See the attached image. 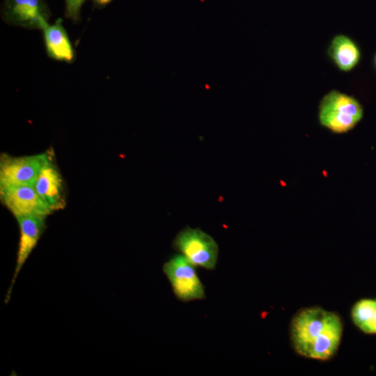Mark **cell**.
<instances>
[{
	"label": "cell",
	"mask_w": 376,
	"mask_h": 376,
	"mask_svg": "<svg viewBox=\"0 0 376 376\" xmlns=\"http://www.w3.org/2000/svg\"><path fill=\"white\" fill-rule=\"evenodd\" d=\"M42 31L49 58L68 63L75 61L76 53L61 17L52 24L48 23Z\"/></svg>",
	"instance_id": "10"
},
{
	"label": "cell",
	"mask_w": 376,
	"mask_h": 376,
	"mask_svg": "<svg viewBox=\"0 0 376 376\" xmlns=\"http://www.w3.org/2000/svg\"><path fill=\"white\" fill-rule=\"evenodd\" d=\"M52 155L49 152L21 157L2 154L0 187L33 185L41 167Z\"/></svg>",
	"instance_id": "5"
},
{
	"label": "cell",
	"mask_w": 376,
	"mask_h": 376,
	"mask_svg": "<svg viewBox=\"0 0 376 376\" xmlns=\"http://www.w3.org/2000/svg\"><path fill=\"white\" fill-rule=\"evenodd\" d=\"M375 63H376V56H375Z\"/></svg>",
	"instance_id": "15"
},
{
	"label": "cell",
	"mask_w": 376,
	"mask_h": 376,
	"mask_svg": "<svg viewBox=\"0 0 376 376\" xmlns=\"http://www.w3.org/2000/svg\"><path fill=\"white\" fill-rule=\"evenodd\" d=\"M354 324L366 334H376V299H362L351 311Z\"/></svg>",
	"instance_id": "12"
},
{
	"label": "cell",
	"mask_w": 376,
	"mask_h": 376,
	"mask_svg": "<svg viewBox=\"0 0 376 376\" xmlns=\"http://www.w3.org/2000/svg\"><path fill=\"white\" fill-rule=\"evenodd\" d=\"M173 247L196 266L212 270L216 267L219 246L214 238L200 228L189 226L180 230Z\"/></svg>",
	"instance_id": "3"
},
{
	"label": "cell",
	"mask_w": 376,
	"mask_h": 376,
	"mask_svg": "<svg viewBox=\"0 0 376 376\" xmlns=\"http://www.w3.org/2000/svg\"><path fill=\"white\" fill-rule=\"evenodd\" d=\"M112 0H93L95 5L99 7H103L109 3Z\"/></svg>",
	"instance_id": "14"
},
{
	"label": "cell",
	"mask_w": 376,
	"mask_h": 376,
	"mask_svg": "<svg viewBox=\"0 0 376 376\" xmlns=\"http://www.w3.org/2000/svg\"><path fill=\"white\" fill-rule=\"evenodd\" d=\"M363 116L362 107L354 97L332 91L322 98L319 106V121L334 133L351 130Z\"/></svg>",
	"instance_id": "2"
},
{
	"label": "cell",
	"mask_w": 376,
	"mask_h": 376,
	"mask_svg": "<svg viewBox=\"0 0 376 376\" xmlns=\"http://www.w3.org/2000/svg\"><path fill=\"white\" fill-rule=\"evenodd\" d=\"M0 198L15 219L27 215L47 217L52 212L33 185L0 187Z\"/></svg>",
	"instance_id": "7"
},
{
	"label": "cell",
	"mask_w": 376,
	"mask_h": 376,
	"mask_svg": "<svg viewBox=\"0 0 376 376\" xmlns=\"http://www.w3.org/2000/svg\"><path fill=\"white\" fill-rule=\"evenodd\" d=\"M329 53L335 64L343 71L352 70L357 64L360 57L355 43L343 35L336 36L333 39Z\"/></svg>",
	"instance_id": "11"
},
{
	"label": "cell",
	"mask_w": 376,
	"mask_h": 376,
	"mask_svg": "<svg viewBox=\"0 0 376 376\" xmlns=\"http://www.w3.org/2000/svg\"><path fill=\"white\" fill-rule=\"evenodd\" d=\"M196 267L181 253L174 255L163 265V272L175 297L181 301L205 298V288L197 275Z\"/></svg>",
	"instance_id": "4"
},
{
	"label": "cell",
	"mask_w": 376,
	"mask_h": 376,
	"mask_svg": "<svg viewBox=\"0 0 376 376\" xmlns=\"http://www.w3.org/2000/svg\"><path fill=\"white\" fill-rule=\"evenodd\" d=\"M33 187L52 212L65 207L63 181L58 169L53 162L52 155L41 167Z\"/></svg>",
	"instance_id": "9"
},
{
	"label": "cell",
	"mask_w": 376,
	"mask_h": 376,
	"mask_svg": "<svg viewBox=\"0 0 376 376\" xmlns=\"http://www.w3.org/2000/svg\"><path fill=\"white\" fill-rule=\"evenodd\" d=\"M51 11L45 0H4L2 19L8 25L42 30L49 23Z\"/></svg>",
	"instance_id": "6"
},
{
	"label": "cell",
	"mask_w": 376,
	"mask_h": 376,
	"mask_svg": "<svg viewBox=\"0 0 376 376\" xmlns=\"http://www.w3.org/2000/svg\"><path fill=\"white\" fill-rule=\"evenodd\" d=\"M339 315L318 306L306 308L296 313L290 324V338L299 355L327 361L338 350L343 335Z\"/></svg>",
	"instance_id": "1"
},
{
	"label": "cell",
	"mask_w": 376,
	"mask_h": 376,
	"mask_svg": "<svg viewBox=\"0 0 376 376\" xmlns=\"http://www.w3.org/2000/svg\"><path fill=\"white\" fill-rule=\"evenodd\" d=\"M46 217L27 215L16 218L19 230V240L16 265L5 302L10 300L13 287L24 264L29 257L45 228Z\"/></svg>",
	"instance_id": "8"
},
{
	"label": "cell",
	"mask_w": 376,
	"mask_h": 376,
	"mask_svg": "<svg viewBox=\"0 0 376 376\" xmlns=\"http://www.w3.org/2000/svg\"><path fill=\"white\" fill-rule=\"evenodd\" d=\"M86 0H65V16L77 23L81 19V10Z\"/></svg>",
	"instance_id": "13"
}]
</instances>
